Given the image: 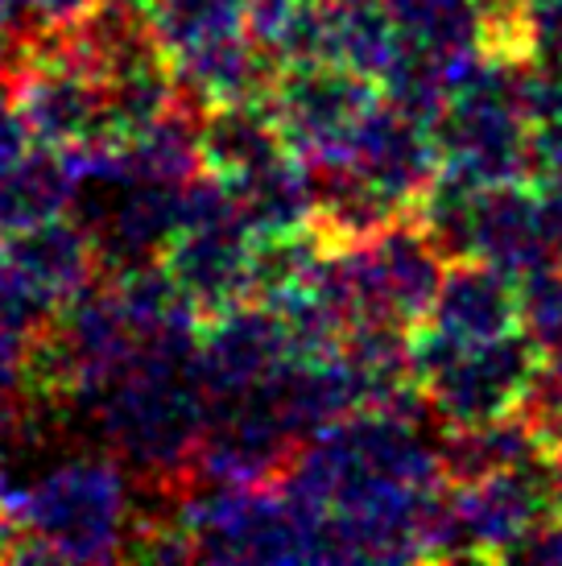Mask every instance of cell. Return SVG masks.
<instances>
[{"label":"cell","instance_id":"obj_1","mask_svg":"<svg viewBox=\"0 0 562 566\" xmlns=\"http://www.w3.org/2000/svg\"><path fill=\"white\" fill-rule=\"evenodd\" d=\"M409 356L443 426H480L517 413L542 364L525 331L485 344H451L422 323L409 331Z\"/></svg>","mask_w":562,"mask_h":566},{"label":"cell","instance_id":"obj_2","mask_svg":"<svg viewBox=\"0 0 562 566\" xmlns=\"http://www.w3.org/2000/svg\"><path fill=\"white\" fill-rule=\"evenodd\" d=\"M33 521L50 551L63 558H125L133 530V475L116 472V463H75L38 492Z\"/></svg>","mask_w":562,"mask_h":566},{"label":"cell","instance_id":"obj_3","mask_svg":"<svg viewBox=\"0 0 562 566\" xmlns=\"http://www.w3.org/2000/svg\"><path fill=\"white\" fill-rule=\"evenodd\" d=\"M381 104V83L344 63L281 66L269 92L285 145L306 161L344 158L356 125Z\"/></svg>","mask_w":562,"mask_h":566},{"label":"cell","instance_id":"obj_4","mask_svg":"<svg viewBox=\"0 0 562 566\" xmlns=\"http://www.w3.org/2000/svg\"><path fill=\"white\" fill-rule=\"evenodd\" d=\"M285 360H294L290 331L273 302L244 298L199 323L195 377L211 401L261 389Z\"/></svg>","mask_w":562,"mask_h":566},{"label":"cell","instance_id":"obj_5","mask_svg":"<svg viewBox=\"0 0 562 566\" xmlns=\"http://www.w3.org/2000/svg\"><path fill=\"white\" fill-rule=\"evenodd\" d=\"M302 442L269 413L257 394L211 401L195 455V475L216 484H278Z\"/></svg>","mask_w":562,"mask_h":566},{"label":"cell","instance_id":"obj_6","mask_svg":"<svg viewBox=\"0 0 562 566\" xmlns=\"http://www.w3.org/2000/svg\"><path fill=\"white\" fill-rule=\"evenodd\" d=\"M252 232L240 220L219 223H190L178 228L170 249L162 252V265L170 273L178 290L187 294L195 315H219L232 302L252 298L249 294V256H252Z\"/></svg>","mask_w":562,"mask_h":566},{"label":"cell","instance_id":"obj_7","mask_svg":"<svg viewBox=\"0 0 562 566\" xmlns=\"http://www.w3.org/2000/svg\"><path fill=\"white\" fill-rule=\"evenodd\" d=\"M422 327L451 344H485L521 331V277L480 256L451 261Z\"/></svg>","mask_w":562,"mask_h":566},{"label":"cell","instance_id":"obj_8","mask_svg":"<svg viewBox=\"0 0 562 566\" xmlns=\"http://www.w3.org/2000/svg\"><path fill=\"white\" fill-rule=\"evenodd\" d=\"M344 161H352L360 174H368L381 190H389L406 211H414V203L443 170L430 125L397 112L385 99L356 125L344 149Z\"/></svg>","mask_w":562,"mask_h":566},{"label":"cell","instance_id":"obj_9","mask_svg":"<svg viewBox=\"0 0 562 566\" xmlns=\"http://www.w3.org/2000/svg\"><path fill=\"white\" fill-rule=\"evenodd\" d=\"M471 256L492 261L509 273H530L538 265H554L542 232L538 187L530 178L517 182H488L476 190L471 203Z\"/></svg>","mask_w":562,"mask_h":566},{"label":"cell","instance_id":"obj_10","mask_svg":"<svg viewBox=\"0 0 562 566\" xmlns=\"http://www.w3.org/2000/svg\"><path fill=\"white\" fill-rule=\"evenodd\" d=\"M232 195L252 237H285L314 228V174L311 161L294 149L236 178Z\"/></svg>","mask_w":562,"mask_h":566},{"label":"cell","instance_id":"obj_11","mask_svg":"<svg viewBox=\"0 0 562 566\" xmlns=\"http://www.w3.org/2000/svg\"><path fill=\"white\" fill-rule=\"evenodd\" d=\"M199 149H204V170L236 182L285 154L290 145H285V133L269 99H236V104H216L204 112Z\"/></svg>","mask_w":562,"mask_h":566},{"label":"cell","instance_id":"obj_12","mask_svg":"<svg viewBox=\"0 0 562 566\" xmlns=\"http://www.w3.org/2000/svg\"><path fill=\"white\" fill-rule=\"evenodd\" d=\"M542 442L521 413L480 426H447L438 439V463L447 484H476L533 455Z\"/></svg>","mask_w":562,"mask_h":566},{"label":"cell","instance_id":"obj_13","mask_svg":"<svg viewBox=\"0 0 562 566\" xmlns=\"http://www.w3.org/2000/svg\"><path fill=\"white\" fill-rule=\"evenodd\" d=\"M402 42L438 59H471L485 50V17L476 0H385Z\"/></svg>","mask_w":562,"mask_h":566},{"label":"cell","instance_id":"obj_14","mask_svg":"<svg viewBox=\"0 0 562 566\" xmlns=\"http://www.w3.org/2000/svg\"><path fill=\"white\" fill-rule=\"evenodd\" d=\"M402 50L406 42L385 0H335V63L381 83L385 71L402 59Z\"/></svg>","mask_w":562,"mask_h":566},{"label":"cell","instance_id":"obj_15","mask_svg":"<svg viewBox=\"0 0 562 566\" xmlns=\"http://www.w3.org/2000/svg\"><path fill=\"white\" fill-rule=\"evenodd\" d=\"M149 30L174 63L190 50L211 46L219 38L244 33V0H154Z\"/></svg>","mask_w":562,"mask_h":566},{"label":"cell","instance_id":"obj_16","mask_svg":"<svg viewBox=\"0 0 562 566\" xmlns=\"http://www.w3.org/2000/svg\"><path fill=\"white\" fill-rule=\"evenodd\" d=\"M95 240L79 228H42L21 244V273L46 294H71L92 273Z\"/></svg>","mask_w":562,"mask_h":566},{"label":"cell","instance_id":"obj_17","mask_svg":"<svg viewBox=\"0 0 562 566\" xmlns=\"http://www.w3.org/2000/svg\"><path fill=\"white\" fill-rule=\"evenodd\" d=\"M521 331L542 360H562V265L521 273Z\"/></svg>","mask_w":562,"mask_h":566},{"label":"cell","instance_id":"obj_18","mask_svg":"<svg viewBox=\"0 0 562 566\" xmlns=\"http://www.w3.org/2000/svg\"><path fill=\"white\" fill-rule=\"evenodd\" d=\"M500 563H525V566H562V513L538 521L533 530L517 537Z\"/></svg>","mask_w":562,"mask_h":566},{"label":"cell","instance_id":"obj_19","mask_svg":"<svg viewBox=\"0 0 562 566\" xmlns=\"http://www.w3.org/2000/svg\"><path fill=\"white\" fill-rule=\"evenodd\" d=\"M530 182L562 190V116L538 120L530 133Z\"/></svg>","mask_w":562,"mask_h":566},{"label":"cell","instance_id":"obj_20","mask_svg":"<svg viewBox=\"0 0 562 566\" xmlns=\"http://www.w3.org/2000/svg\"><path fill=\"white\" fill-rule=\"evenodd\" d=\"M50 17H59V21H79V17H87L92 9H100L104 0H38Z\"/></svg>","mask_w":562,"mask_h":566}]
</instances>
